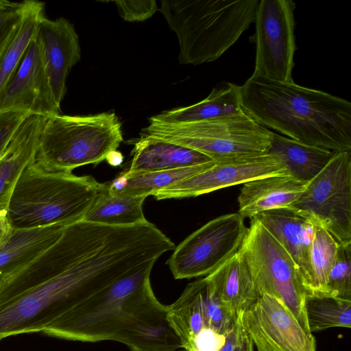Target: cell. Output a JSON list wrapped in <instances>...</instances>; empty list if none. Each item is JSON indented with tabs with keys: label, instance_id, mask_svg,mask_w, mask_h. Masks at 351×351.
I'll return each instance as SVG.
<instances>
[{
	"label": "cell",
	"instance_id": "e0dca14e",
	"mask_svg": "<svg viewBox=\"0 0 351 351\" xmlns=\"http://www.w3.org/2000/svg\"><path fill=\"white\" fill-rule=\"evenodd\" d=\"M47 117L30 114L0 154V209L8 210L14 185L35 160L41 129Z\"/></svg>",
	"mask_w": 351,
	"mask_h": 351
},
{
	"label": "cell",
	"instance_id": "8fae6325",
	"mask_svg": "<svg viewBox=\"0 0 351 351\" xmlns=\"http://www.w3.org/2000/svg\"><path fill=\"white\" fill-rule=\"evenodd\" d=\"M291 0H261L255 15V67L252 76L290 83L297 49Z\"/></svg>",
	"mask_w": 351,
	"mask_h": 351
},
{
	"label": "cell",
	"instance_id": "1f68e13d",
	"mask_svg": "<svg viewBox=\"0 0 351 351\" xmlns=\"http://www.w3.org/2000/svg\"><path fill=\"white\" fill-rule=\"evenodd\" d=\"M114 3L121 17L130 22L144 21L158 10L154 0H117Z\"/></svg>",
	"mask_w": 351,
	"mask_h": 351
},
{
	"label": "cell",
	"instance_id": "8d00e7d4",
	"mask_svg": "<svg viewBox=\"0 0 351 351\" xmlns=\"http://www.w3.org/2000/svg\"><path fill=\"white\" fill-rule=\"evenodd\" d=\"M245 333V332H244ZM245 351H254V344L250 338L245 333L244 337Z\"/></svg>",
	"mask_w": 351,
	"mask_h": 351
},
{
	"label": "cell",
	"instance_id": "ac0fdd59",
	"mask_svg": "<svg viewBox=\"0 0 351 351\" xmlns=\"http://www.w3.org/2000/svg\"><path fill=\"white\" fill-rule=\"evenodd\" d=\"M307 184L289 175L267 176L245 182L237 199L238 213L243 218L252 219L265 211L291 206Z\"/></svg>",
	"mask_w": 351,
	"mask_h": 351
},
{
	"label": "cell",
	"instance_id": "f35d334b",
	"mask_svg": "<svg viewBox=\"0 0 351 351\" xmlns=\"http://www.w3.org/2000/svg\"><path fill=\"white\" fill-rule=\"evenodd\" d=\"M11 228L6 230H0V240L4 237V235L10 230Z\"/></svg>",
	"mask_w": 351,
	"mask_h": 351
},
{
	"label": "cell",
	"instance_id": "d590c367",
	"mask_svg": "<svg viewBox=\"0 0 351 351\" xmlns=\"http://www.w3.org/2000/svg\"><path fill=\"white\" fill-rule=\"evenodd\" d=\"M7 210L0 209V230L11 228L7 219Z\"/></svg>",
	"mask_w": 351,
	"mask_h": 351
},
{
	"label": "cell",
	"instance_id": "7402d4cb",
	"mask_svg": "<svg viewBox=\"0 0 351 351\" xmlns=\"http://www.w3.org/2000/svg\"><path fill=\"white\" fill-rule=\"evenodd\" d=\"M267 153L277 157L289 176L308 183L324 169L336 152L306 145L274 133Z\"/></svg>",
	"mask_w": 351,
	"mask_h": 351
},
{
	"label": "cell",
	"instance_id": "cb8c5ba5",
	"mask_svg": "<svg viewBox=\"0 0 351 351\" xmlns=\"http://www.w3.org/2000/svg\"><path fill=\"white\" fill-rule=\"evenodd\" d=\"M215 161L184 168L146 172L123 171L107 183L109 191L127 196L147 197L158 190L199 173L214 164Z\"/></svg>",
	"mask_w": 351,
	"mask_h": 351
},
{
	"label": "cell",
	"instance_id": "277c9868",
	"mask_svg": "<svg viewBox=\"0 0 351 351\" xmlns=\"http://www.w3.org/2000/svg\"><path fill=\"white\" fill-rule=\"evenodd\" d=\"M106 183L91 176L47 170L29 163L20 174L9 200L7 219L12 228L83 221Z\"/></svg>",
	"mask_w": 351,
	"mask_h": 351
},
{
	"label": "cell",
	"instance_id": "f1b7e54d",
	"mask_svg": "<svg viewBox=\"0 0 351 351\" xmlns=\"http://www.w3.org/2000/svg\"><path fill=\"white\" fill-rule=\"evenodd\" d=\"M324 294L351 300V243H339Z\"/></svg>",
	"mask_w": 351,
	"mask_h": 351
},
{
	"label": "cell",
	"instance_id": "d6986e66",
	"mask_svg": "<svg viewBox=\"0 0 351 351\" xmlns=\"http://www.w3.org/2000/svg\"><path fill=\"white\" fill-rule=\"evenodd\" d=\"M213 161L190 148L142 134L134 143L128 172L176 169Z\"/></svg>",
	"mask_w": 351,
	"mask_h": 351
},
{
	"label": "cell",
	"instance_id": "7c38bea8",
	"mask_svg": "<svg viewBox=\"0 0 351 351\" xmlns=\"http://www.w3.org/2000/svg\"><path fill=\"white\" fill-rule=\"evenodd\" d=\"M237 316L257 351H317L313 333L306 331L287 306L275 296L260 295Z\"/></svg>",
	"mask_w": 351,
	"mask_h": 351
},
{
	"label": "cell",
	"instance_id": "74e56055",
	"mask_svg": "<svg viewBox=\"0 0 351 351\" xmlns=\"http://www.w3.org/2000/svg\"><path fill=\"white\" fill-rule=\"evenodd\" d=\"M244 337H245V335H244ZM235 351H245V346L244 339H243V343L239 347L237 348Z\"/></svg>",
	"mask_w": 351,
	"mask_h": 351
},
{
	"label": "cell",
	"instance_id": "44dd1931",
	"mask_svg": "<svg viewBox=\"0 0 351 351\" xmlns=\"http://www.w3.org/2000/svg\"><path fill=\"white\" fill-rule=\"evenodd\" d=\"M65 227L11 228L0 240V278L53 244Z\"/></svg>",
	"mask_w": 351,
	"mask_h": 351
},
{
	"label": "cell",
	"instance_id": "9a60e30c",
	"mask_svg": "<svg viewBox=\"0 0 351 351\" xmlns=\"http://www.w3.org/2000/svg\"><path fill=\"white\" fill-rule=\"evenodd\" d=\"M37 36L47 73L57 103L60 106L66 93V82L81 58L79 37L73 24L64 17L40 21Z\"/></svg>",
	"mask_w": 351,
	"mask_h": 351
},
{
	"label": "cell",
	"instance_id": "ba28073f",
	"mask_svg": "<svg viewBox=\"0 0 351 351\" xmlns=\"http://www.w3.org/2000/svg\"><path fill=\"white\" fill-rule=\"evenodd\" d=\"M238 251L247 265L258 297L267 293L281 300L302 327L311 332L305 311L307 293L302 276L282 245L252 218Z\"/></svg>",
	"mask_w": 351,
	"mask_h": 351
},
{
	"label": "cell",
	"instance_id": "8992f818",
	"mask_svg": "<svg viewBox=\"0 0 351 351\" xmlns=\"http://www.w3.org/2000/svg\"><path fill=\"white\" fill-rule=\"evenodd\" d=\"M123 140L121 123L114 112L51 115L41 129L35 162L47 170L72 172L106 160Z\"/></svg>",
	"mask_w": 351,
	"mask_h": 351
},
{
	"label": "cell",
	"instance_id": "52a82bcc",
	"mask_svg": "<svg viewBox=\"0 0 351 351\" xmlns=\"http://www.w3.org/2000/svg\"><path fill=\"white\" fill-rule=\"evenodd\" d=\"M142 134L190 148L218 161L267 153L274 132L258 123L242 108L230 114L197 122H149Z\"/></svg>",
	"mask_w": 351,
	"mask_h": 351
},
{
	"label": "cell",
	"instance_id": "836d02e7",
	"mask_svg": "<svg viewBox=\"0 0 351 351\" xmlns=\"http://www.w3.org/2000/svg\"><path fill=\"white\" fill-rule=\"evenodd\" d=\"M244 335L239 316H237L232 328L226 335L225 343L219 351H235L237 348L243 343Z\"/></svg>",
	"mask_w": 351,
	"mask_h": 351
},
{
	"label": "cell",
	"instance_id": "f546056e",
	"mask_svg": "<svg viewBox=\"0 0 351 351\" xmlns=\"http://www.w3.org/2000/svg\"><path fill=\"white\" fill-rule=\"evenodd\" d=\"M202 296L204 328L226 335L232 328L237 317L222 303L206 276L204 277Z\"/></svg>",
	"mask_w": 351,
	"mask_h": 351
},
{
	"label": "cell",
	"instance_id": "4fadbf2b",
	"mask_svg": "<svg viewBox=\"0 0 351 351\" xmlns=\"http://www.w3.org/2000/svg\"><path fill=\"white\" fill-rule=\"evenodd\" d=\"M289 175L282 162L267 153L215 161L208 169L152 194L156 200L193 197L272 176Z\"/></svg>",
	"mask_w": 351,
	"mask_h": 351
},
{
	"label": "cell",
	"instance_id": "4316f807",
	"mask_svg": "<svg viewBox=\"0 0 351 351\" xmlns=\"http://www.w3.org/2000/svg\"><path fill=\"white\" fill-rule=\"evenodd\" d=\"M305 311L309 330L351 327V300L325 294H307Z\"/></svg>",
	"mask_w": 351,
	"mask_h": 351
},
{
	"label": "cell",
	"instance_id": "4dcf8cb0",
	"mask_svg": "<svg viewBox=\"0 0 351 351\" xmlns=\"http://www.w3.org/2000/svg\"><path fill=\"white\" fill-rule=\"evenodd\" d=\"M33 0H0V58L16 33Z\"/></svg>",
	"mask_w": 351,
	"mask_h": 351
},
{
	"label": "cell",
	"instance_id": "d6a6232c",
	"mask_svg": "<svg viewBox=\"0 0 351 351\" xmlns=\"http://www.w3.org/2000/svg\"><path fill=\"white\" fill-rule=\"evenodd\" d=\"M225 341L226 335L205 327L193 338L186 351H219Z\"/></svg>",
	"mask_w": 351,
	"mask_h": 351
},
{
	"label": "cell",
	"instance_id": "30bf717a",
	"mask_svg": "<svg viewBox=\"0 0 351 351\" xmlns=\"http://www.w3.org/2000/svg\"><path fill=\"white\" fill-rule=\"evenodd\" d=\"M247 230L238 213L219 216L175 247L166 264L175 279L206 276L238 252Z\"/></svg>",
	"mask_w": 351,
	"mask_h": 351
},
{
	"label": "cell",
	"instance_id": "5bb4252c",
	"mask_svg": "<svg viewBox=\"0 0 351 351\" xmlns=\"http://www.w3.org/2000/svg\"><path fill=\"white\" fill-rule=\"evenodd\" d=\"M10 109L45 117L60 114V106L51 86L37 34L0 94V111Z\"/></svg>",
	"mask_w": 351,
	"mask_h": 351
},
{
	"label": "cell",
	"instance_id": "ffe728a7",
	"mask_svg": "<svg viewBox=\"0 0 351 351\" xmlns=\"http://www.w3.org/2000/svg\"><path fill=\"white\" fill-rule=\"evenodd\" d=\"M206 277L236 318L258 298L247 265L239 251Z\"/></svg>",
	"mask_w": 351,
	"mask_h": 351
},
{
	"label": "cell",
	"instance_id": "9c48e42d",
	"mask_svg": "<svg viewBox=\"0 0 351 351\" xmlns=\"http://www.w3.org/2000/svg\"><path fill=\"white\" fill-rule=\"evenodd\" d=\"M342 245L351 243V152H336L291 206Z\"/></svg>",
	"mask_w": 351,
	"mask_h": 351
},
{
	"label": "cell",
	"instance_id": "603a6c76",
	"mask_svg": "<svg viewBox=\"0 0 351 351\" xmlns=\"http://www.w3.org/2000/svg\"><path fill=\"white\" fill-rule=\"evenodd\" d=\"M243 108L241 86L227 83L213 88L204 100L189 106L165 111L153 116L149 122L180 124L209 120L234 113Z\"/></svg>",
	"mask_w": 351,
	"mask_h": 351
},
{
	"label": "cell",
	"instance_id": "3957f363",
	"mask_svg": "<svg viewBox=\"0 0 351 351\" xmlns=\"http://www.w3.org/2000/svg\"><path fill=\"white\" fill-rule=\"evenodd\" d=\"M241 103L260 125L300 143L351 152V103L294 83L251 76Z\"/></svg>",
	"mask_w": 351,
	"mask_h": 351
},
{
	"label": "cell",
	"instance_id": "5b68a950",
	"mask_svg": "<svg viewBox=\"0 0 351 351\" xmlns=\"http://www.w3.org/2000/svg\"><path fill=\"white\" fill-rule=\"evenodd\" d=\"M258 0H161L160 11L178 38L182 64L218 59L254 22Z\"/></svg>",
	"mask_w": 351,
	"mask_h": 351
},
{
	"label": "cell",
	"instance_id": "e575fe53",
	"mask_svg": "<svg viewBox=\"0 0 351 351\" xmlns=\"http://www.w3.org/2000/svg\"><path fill=\"white\" fill-rule=\"evenodd\" d=\"M106 160L110 165L117 167L123 162V156L121 152L114 150L108 154Z\"/></svg>",
	"mask_w": 351,
	"mask_h": 351
},
{
	"label": "cell",
	"instance_id": "6da1fadb",
	"mask_svg": "<svg viewBox=\"0 0 351 351\" xmlns=\"http://www.w3.org/2000/svg\"><path fill=\"white\" fill-rule=\"evenodd\" d=\"M134 267L112 227L86 221L66 226L53 244L0 278V341L42 332Z\"/></svg>",
	"mask_w": 351,
	"mask_h": 351
},
{
	"label": "cell",
	"instance_id": "484cf974",
	"mask_svg": "<svg viewBox=\"0 0 351 351\" xmlns=\"http://www.w3.org/2000/svg\"><path fill=\"white\" fill-rule=\"evenodd\" d=\"M45 3L33 0L16 33L0 58V94L16 71L45 15Z\"/></svg>",
	"mask_w": 351,
	"mask_h": 351
},
{
	"label": "cell",
	"instance_id": "2e32d148",
	"mask_svg": "<svg viewBox=\"0 0 351 351\" xmlns=\"http://www.w3.org/2000/svg\"><path fill=\"white\" fill-rule=\"evenodd\" d=\"M253 218L258 221L289 254L300 269L307 294H311L313 280L310 249L319 225L292 206L265 211Z\"/></svg>",
	"mask_w": 351,
	"mask_h": 351
},
{
	"label": "cell",
	"instance_id": "d4e9b609",
	"mask_svg": "<svg viewBox=\"0 0 351 351\" xmlns=\"http://www.w3.org/2000/svg\"><path fill=\"white\" fill-rule=\"evenodd\" d=\"M146 197L127 196L111 193L107 183L97 196L84 221L108 226H132L147 221L143 204Z\"/></svg>",
	"mask_w": 351,
	"mask_h": 351
},
{
	"label": "cell",
	"instance_id": "7a4b0ae2",
	"mask_svg": "<svg viewBox=\"0 0 351 351\" xmlns=\"http://www.w3.org/2000/svg\"><path fill=\"white\" fill-rule=\"evenodd\" d=\"M156 261L123 276L42 332L83 342L114 341L132 351H174L178 338L167 320V306L158 300L151 286Z\"/></svg>",
	"mask_w": 351,
	"mask_h": 351
},
{
	"label": "cell",
	"instance_id": "83f0119b",
	"mask_svg": "<svg viewBox=\"0 0 351 351\" xmlns=\"http://www.w3.org/2000/svg\"><path fill=\"white\" fill-rule=\"evenodd\" d=\"M339 245V243L326 229L317 226L310 249L313 280L311 294H324Z\"/></svg>",
	"mask_w": 351,
	"mask_h": 351
}]
</instances>
